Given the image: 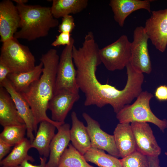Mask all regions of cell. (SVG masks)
Instances as JSON below:
<instances>
[{
  "label": "cell",
  "mask_w": 167,
  "mask_h": 167,
  "mask_svg": "<svg viewBox=\"0 0 167 167\" xmlns=\"http://www.w3.org/2000/svg\"><path fill=\"white\" fill-rule=\"evenodd\" d=\"M155 96L160 101H167V86L162 85L158 87L155 91Z\"/></svg>",
  "instance_id": "30"
},
{
  "label": "cell",
  "mask_w": 167,
  "mask_h": 167,
  "mask_svg": "<svg viewBox=\"0 0 167 167\" xmlns=\"http://www.w3.org/2000/svg\"><path fill=\"white\" fill-rule=\"evenodd\" d=\"M40 164L33 165L30 163L28 160L24 161L18 167H49L47 162V158L40 156Z\"/></svg>",
  "instance_id": "32"
},
{
  "label": "cell",
  "mask_w": 167,
  "mask_h": 167,
  "mask_svg": "<svg viewBox=\"0 0 167 167\" xmlns=\"http://www.w3.org/2000/svg\"><path fill=\"white\" fill-rule=\"evenodd\" d=\"M148 37L144 27H136L133 31V40L131 42L130 63L136 72L150 74L152 71L148 48Z\"/></svg>",
  "instance_id": "8"
},
{
  "label": "cell",
  "mask_w": 167,
  "mask_h": 167,
  "mask_svg": "<svg viewBox=\"0 0 167 167\" xmlns=\"http://www.w3.org/2000/svg\"><path fill=\"white\" fill-rule=\"evenodd\" d=\"M20 17L12 1L5 0L0 3V41L2 43L14 37L19 28Z\"/></svg>",
  "instance_id": "12"
},
{
  "label": "cell",
  "mask_w": 167,
  "mask_h": 167,
  "mask_svg": "<svg viewBox=\"0 0 167 167\" xmlns=\"http://www.w3.org/2000/svg\"><path fill=\"white\" fill-rule=\"evenodd\" d=\"M144 28L156 48L164 52L167 46V8L152 11Z\"/></svg>",
  "instance_id": "9"
},
{
  "label": "cell",
  "mask_w": 167,
  "mask_h": 167,
  "mask_svg": "<svg viewBox=\"0 0 167 167\" xmlns=\"http://www.w3.org/2000/svg\"><path fill=\"white\" fill-rule=\"evenodd\" d=\"M165 154L167 156V152H165Z\"/></svg>",
  "instance_id": "36"
},
{
  "label": "cell",
  "mask_w": 167,
  "mask_h": 167,
  "mask_svg": "<svg viewBox=\"0 0 167 167\" xmlns=\"http://www.w3.org/2000/svg\"><path fill=\"white\" fill-rule=\"evenodd\" d=\"M1 167H3V166H1Z\"/></svg>",
  "instance_id": "37"
},
{
  "label": "cell",
  "mask_w": 167,
  "mask_h": 167,
  "mask_svg": "<svg viewBox=\"0 0 167 167\" xmlns=\"http://www.w3.org/2000/svg\"><path fill=\"white\" fill-rule=\"evenodd\" d=\"M57 167H94L89 164L84 155L70 143L59 160Z\"/></svg>",
  "instance_id": "25"
},
{
  "label": "cell",
  "mask_w": 167,
  "mask_h": 167,
  "mask_svg": "<svg viewBox=\"0 0 167 167\" xmlns=\"http://www.w3.org/2000/svg\"><path fill=\"white\" fill-rule=\"evenodd\" d=\"M0 62L7 66L11 73L29 71L36 66L35 57L29 48L20 44L14 37L3 42Z\"/></svg>",
  "instance_id": "5"
},
{
  "label": "cell",
  "mask_w": 167,
  "mask_h": 167,
  "mask_svg": "<svg viewBox=\"0 0 167 167\" xmlns=\"http://www.w3.org/2000/svg\"><path fill=\"white\" fill-rule=\"evenodd\" d=\"M26 132L25 124L7 126L3 127L0 139L13 146L24 139Z\"/></svg>",
  "instance_id": "26"
},
{
  "label": "cell",
  "mask_w": 167,
  "mask_h": 167,
  "mask_svg": "<svg viewBox=\"0 0 167 167\" xmlns=\"http://www.w3.org/2000/svg\"><path fill=\"white\" fill-rule=\"evenodd\" d=\"M120 161L122 167H149L148 156L137 150Z\"/></svg>",
  "instance_id": "27"
},
{
  "label": "cell",
  "mask_w": 167,
  "mask_h": 167,
  "mask_svg": "<svg viewBox=\"0 0 167 167\" xmlns=\"http://www.w3.org/2000/svg\"><path fill=\"white\" fill-rule=\"evenodd\" d=\"M0 86L6 89L14 101L19 115L26 126L27 136L32 143L35 138L33 134L35 119L29 104L21 93L15 89L7 78L0 83Z\"/></svg>",
  "instance_id": "14"
},
{
  "label": "cell",
  "mask_w": 167,
  "mask_h": 167,
  "mask_svg": "<svg viewBox=\"0 0 167 167\" xmlns=\"http://www.w3.org/2000/svg\"><path fill=\"white\" fill-rule=\"evenodd\" d=\"M59 58L54 49H50L42 54L40 59L43 64L41 77L21 93L32 110L35 119V133L38 124L42 121H46L54 124L57 129L64 123L53 121L46 114L49 102L54 95Z\"/></svg>",
  "instance_id": "2"
},
{
  "label": "cell",
  "mask_w": 167,
  "mask_h": 167,
  "mask_svg": "<svg viewBox=\"0 0 167 167\" xmlns=\"http://www.w3.org/2000/svg\"><path fill=\"white\" fill-rule=\"evenodd\" d=\"M75 27L74 19L71 15H67L62 18L61 23L58 25L59 32H68L71 33Z\"/></svg>",
  "instance_id": "28"
},
{
  "label": "cell",
  "mask_w": 167,
  "mask_h": 167,
  "mask_svg": "<svg viewBox=\"0 0 167 167\" xmlns=\"http://www.w3.org/2000/svg\"><path fill=\"white\" fill-rule=\"evenodd\" d=\"M131 125L135 137L137 150L148 156H157L161 149L158 145L149 124L134 122Z\"/></svg>",
  "instance_id": "11"
},
{
  "label": "cell",
  "mask_w": 167,
  "mask_h": 167,
  "mask_svg": "<svg viewBox=\"0 0 167 167\" xmlns=\"http://www.w3.org/2000/svg\"><path fill=\"white\" fill-rule=\"evenodd\" d=\"M56 126L46 121L41 122L35 138L31 143L32 148H35L40 156L47 158L49 155L50 145L55 135Z\"/></svg>",
  "instance_id": "20"
},
{
  "label": "cell",
  "mask_w": 167,
  "mask_h": 167,
  "mask_svg": "<svg viewBox=\"0 0 167 167\" xmlns=\"http://www.w3.org/2000/svg\"><path fill=\"white\" fill-rule=\"evenodd\" d=\"M149 167H161L158 156H148Z\"/></svg>",
  "instance_id": "34"
},
{
  "label": "cell",
  "mask_w": 167,
  "mask_h": 167,
  "mask_svg": "<svg viewBox=\"0 0 167 167\" xmlns=\"http://www.w3.org/2000/svg\"><path fill=\"white\" fill-rule=\"evenodd\" d=\"M79 97V93L66 90L54 94L48 106V109L51 112V119L56 122L65 123L67 114Z\"/></svg>",
  "instance_id": "13"
},
{
  "label": "cell",
  "mask_w": 167,
  "mask_h": 167,
  "mask_svg": "<svg viewBox=\"0 0 167 167\" xmlns=\"http://www.w3.org/2000/svg\"><path fill=\"white\" fill-rule=\"evenodd\" d=\"M43 64L41 62L32 70L24 72L11 73L7 76L15 89L20 93L25 91L31 84L38 79L42 72Z\"/></svg>",
  "instance_id": "22"
},
{
  "label": "cell",
  "mask_w": 167,
  "mask_h": 167,
  "mask_svg": "<svg viewBox=\"0 0 167 167\" xmlns=\"http://www.w3.org/2000/svg\"><path fill=\"white\" fill-rule=\"evenodd\" d=\"M113 135L121 158H124L137 150L130 123H118L113 131Z\"/></svg>",
  "instance_id": "18"
},
{
  "label": "cell",
  "mask_w": 167,
  "mask_h": 167,
  "mask_svg": "<svg viewBox=\"0 0 167 167\" xmlns=\"http://www.w3.org/2000/svg\"><path fill=\"white\" fill-rule=\"evenodd\" d=\"M99 50L92 32L86 35L81 47L77 48L74 45L72 57L76 71L77 84L84 94L85 106L101 108L109 105L113 108L117 104L120 91L108 84H102L97 79V68L101 63Z\"/></svg>",
  "instance_id": "1"
},
{
  "label": "cell",
  "mask_w": 167,
  "mask_h": 167,
  "mask_svg": "<svg viewBox=\"0 0 167 167\" xmlns=\"http://www.w3.org/2000/svg\"><path fill=\"white\" fill-rule=\"evenodd\" d=\"M13 146L0 139V161L8 153Z\"/></svg>",
  "instance_id": "31"
},
{
  "label": "cell",
  "mask_w": 167,
  "mask_h": 167,
  "mask_svg": "<svg viewBox=\"0 0 167 167\" xmlns=\"http://www.w3.org/2000/svg\"><path fill=\"white\" fill-rule=\"evenodd\" d=\"M88 4V0H54L50 7L53 17L57 19L79 13L85 9Z\"/></svg>",
  "instance_id": "23"
},
{
  "label": "cell",
  "mask_w": 167,
  "mask_h": 167,
  "mask_svg": "<svg viewBox=\"0 0 167 167\" xmlns=\"http://www.w3.org/2000/svg\"><path fill=\"white\" fill-rule=\"evenodd\" d=\"M88 162L93 163L98 167H122L120 159L104 150L91 148L84 155Z\"/></svg>",
  "instance_id": "24"
},
{
  "label": "cell",
  "mask_w": 167,
  "mask_h": 167,
  "mask_svg": "<svg viewBox=\"0 0 167 167\" xmlns=\"http://www.w3.org/2000/svg\"><path fill=\"white\" fill-rule=\"evenodd\" d=\"M14 1L16 2L17 4H25L28 2L27 0H14Z\"/></svg>",
  "instance_id": "35"
},
{
  "label": "cell",
  "mask_w": 167,
  "mask_h": 167,
  "mask_svg": "<svg viewBox=\"0 0 167 167\" xmlns=\"http://www.w3.org/2000/svg\"><path fill=\"white\" fill-rule=\"evenodd\" d=\"M16 6L20 17V29L14 36L17 39L32 41L44 37L51 28L58 25L50 7L17 4Z\"/></svg>",
  "instance_id": "3"
},
{
  "label": "cell",
  "mask_w": 167,
  "mask_h": 167,
  "mask_svg": "<svg viewBox=\"0 0 167 167\" xmlns=\"http://www.w3.org/2000/svg\"><path fill=\"white\" fill-rule=\"evenodd\" d=\"M73 38L70 45L65 46L61 54L58 64L54 94L60 91H67L79 93L76 82V71L72 57Z\"/></svg>",
  "instance_id": "7"
},
{
  "label": "cell",
  "mask_w": 167,
  "mask_h": 167,
  "mask_svg": "<svg viewBox=\"0 0 167 167\" xmlns=\"http://www.w3.org/2000/svg\"><path fill=\"white\" fill-rule=\"evenodd\" d=\"M0 124L3 127L25 124L11 96L1 86H0Z\"/></svg>",
  "instance_id": "17"
},
{
  "label": "cell",
  "mask_w": 167,
  "mask_h": 167,
  "mask_svg": "<svg viewBox=\"0 0 167 167\" xmlns=\"http://www.w3.org/2000/svg\"><path fill=\"white\" fill-rule=\"evenodd\" d=\"M153 97L151 93L147 91H142L133 103L125 105L116 113V117L119 123L150 122L164 132L167 128V120L160 119L152 112L150 101Z\"/></svg>",
  "instance_id": "4"
},
{
  "label": "cell",
  "mask_w": 167,
  "mask_h": 167,
  "mask_svg": "<svg viewBox=\"0 0 167 167\" xmlns=\"http://www.w3.org/2000/svg\"><path fill=\"white\" fill-rule=\"evenodd\" d=\"M72 126L70 128V140L73 146L83 155L91 148V142L86 126L78 118L75 111L71 113Z\"/></svg>",
  "instance_id": "19"
},
{
  "label": "cell",
  "mask_w": 167,
  "mask_h": 167,
  "mask_svg": "<svg viewBox=\"0 0 167 167\" xmlns=\"http://www.w3.org/2000/svg\"><path fill=\"white\" fill-rule=\"evenodd\" d=\"M149 0H111L109 5L113 13L115 21L121 27L124 26L126 18L133 12L144 9L150 13V2Z\"/></svg>",
  "instance_id": "15"
},
{
  "label": "cell",
  "mask_w": 167,
  "mask_h": 167,
  "mask_svg": "<svg viewBox=\"0 0 167 167\" xmlns=\"http://www.w3.org/2000/svg\"><path fill=\"white\" fill-rule=\"evenodd\" d=\"M73 38L71 37V33L61 32L56 36V38L51 44V45L57 47L60 45H68L71 44Z\"/></svg>",
  "instance_id": "29"
},
{
  "label": "cell",
  "mask_w": 167,
  "mask_h": 167,
  "mask_svg": "<svg viewBox=\"0 0 167 167\" xmlns=\"http://www.w3.org/2000/svg\"><path fill=\"white\" fill-rule=\"evenodd\" d=\"M69 124L64 123L58 129L50 145L49 167H57L62 154L69 145L70 140Z\"/></svg>",
  "instance_id": "16"
},
{
  "label": "cell",
  "mask_w": 167,
  "mask_h": 167,
  "mask_svg": "<svg viewBox=\"0 0 167 167\" xmlns=\"http://www.w3.org/2000/svg\"><path fill=\"white\" fill-rule=\"evenodd\" d=\"M131 44L127 36L123 35L114 42L100 49L101 63L110 71L123 69L130 62Z\"/></svg>",
  "instance_id": "6"
},
{
  "label": "cell",
  "mask_w": 167,
  "mask_h": 167,
  "mask_svg": "<svg viewBox=\"0 0 167 167\" xmlns=\"http://www.w3.org/2000/svg\"><path fill=\"white\" fill-rule=\"evenodd\" d=\"M82 116L87 124L86 127L92 148L106 151L109 154L117 158L121 157L113 135H110L102 130L98 122L86 113L84 112Z\"/></svg>",
  "instance_id": "10"
},
{
  "label": "cell",
  "mask_w": 167,
  "mask_h": 167,
  "mask_svg": "<svg viewBox=\"0 0 167 167\" xmlns=\"http://www.w3.org/2000/svg\"><path fill=\"white\" fill-rule=\"evenodd\" d=\"M11 72L5 65L0 62V83L6 79L8 75Z\"/></svg>",
  "instance_id": "33"
},
{
  "label": "cell",
  "mask_w": 167,
  "mask_h": 167,
  "mask_svg": "<svg viewBox=\"0 0 167 167\" xmlns=\"http://www.w3.org/2000/svg\"><path fill=\"white\" fill-rule=\"evenodd\" d=\"M31 148L30 141L25 138L14 146L6 157L0 161V165L4 167H18L25 160L32 162H34V158L28 154L29 150Z\"/></svg>",
  "instance_id": "21"
}]
</instances>
